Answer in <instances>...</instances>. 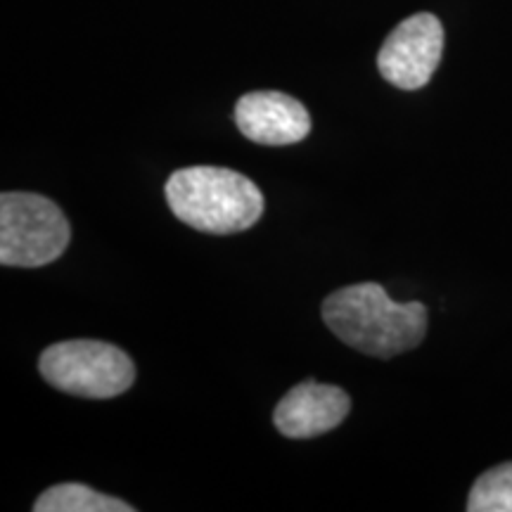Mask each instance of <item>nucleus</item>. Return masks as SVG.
Masks as SVG:
<instances>
[{
	"instance_id": "1",
	"label": "nucleus",
	"mask_w": 512,
	"mask_h": 512,
	"mask_svg": "<svg viewBox=\"0 0 512 512\" xmlns=\"http://www.w3.org/2000/svg\"><path fill=\"white\" fill-rule=\"evenodd\" d=\"M323 320L347 347L366 356L392 358L425 339L427 306L396 304L382 285L358 283L325 299Z\"/></svg>"
},
{
	"instance_id": "2",
	"label": "nucleus",
	"mask_w": 512,
	"mask_h": 512,
	"mask_svg": "<svg viewBox=\"0 0 512 512\" xmlns=\"http://www.w3.org/2000/svg\"><path fill=\"white\" fill-rule=\"evenodd\" d=\"M164 192L176 219L209 235L242 233L264 214V195L256 183L223 166L176 171Z\"/></svg>"
},
{
	"instance_id": "3",
	"label": "nucleus",
	"mask_w": 512,
	"mask_h": 512,
	"mask_svg": "<svg viewBox=\"0 0 512 512\" xmlns=\"http://www.w3.org/2000/svg\"><path fill=\"white\" fill-rule=\"evenodd\" d=\"M72 228L53 200L31 192L0 197V264L41 268L60 259L69 247Z\"/></svg>"
},
{
	"instance_id": "4",
	"label": "nucleus",
	"mask_w": 512,
	"mask_h": 512,
	"mask_svg": "<svg viewBox=\"0 0 512 512\" xmlns=\"http://www.w3.org/2000/svg\"><path fill=\"white\" fill-rule=\"evenodd\" d=\"M41 375L60 392L83 399H112L131 389L136 366L126 351L98 339H72L41 354Z\"/></svg>"
},
{
	"instance_id": "5",
	"label": "nucleus",
	"mask_w": 512,
	"mask_h": 512,
	"mask_svg": "<svg viewBox=\"0 0 512 512\" xmlns=\"http://www.w3.org/2000/svg\"><path fill=\"white\" fill-rule=\"evenodd\" d=\"M444 55V27L432 12L403 19L377 55L382 79L401 91H418L427 86Z\"/></svg>"
},
{
	"instance_id": "6",
	"label": "nucleus",
	"mask_w": 512,
	"mask_h": 512,
	"mask_svg": "<svg viewBox=\"0 0 512 512\" xmlns=\"http://www.w3.org/2000/svg\"><path fill=\"white\" fill-rule=\"evenodd\" d=\"M349 411L351 399L342 387L306 380L280 399L273 422L285 437L313 439L342 425Z\"/></svg>"
},
{
	"instance_id": "7",
	"label": "nucleus",
	"mask_w": 512,
	"mask_h": 512,
	"mask_svg": "<svg viewBox=\"0 0 512 512\" xmlns=\"http://www.w3.org/2000/svg\"><path fill=\"white\" fill-rule=\"evenodd\" d=\"M240 133L259 145H294L311 133V117L299 100L278 91H254L235 105Z\"/></svg>"
},
{
	"instance_id": "8",
	"label": "nucleus",
	"mask_w": 512,
	"mask_h": 512,
	"mask_svg": "<svg viewBox=\"0 0 512 512\" xmlns=\"http://www.w3.org/2000/svg\"><path fill=\"white\" fill-rule=\"evenodd\" d=\"M36 512H131L119 498L105 496L86 484H57L43 491L34 503Z\"/></svg>"
},
{
	"instance_id": "9",
	"label": "nucleus",
	"mask_w": 512,
	"mask_h": 512,
	"mask_svg": "<svg viewBox=\"0 0 512 512\" xmlns=\"http://www.w3.org/2000/svg\"><path fill=\"white\" fill-rule=\"evenodd\" d=\"M470 512H512V463L486 470L467 498Z\"/></svg>"
}]
</instances>
